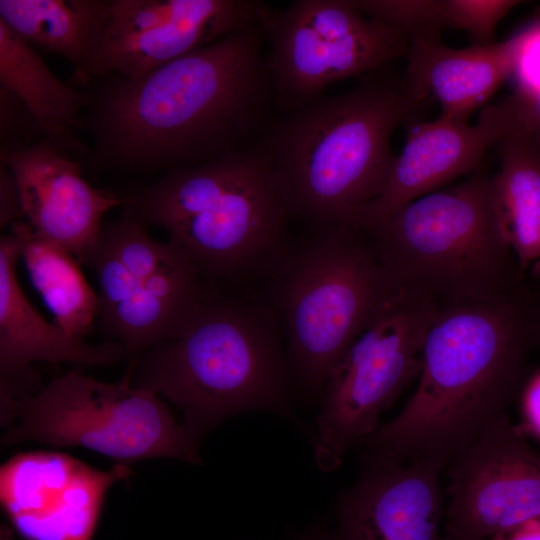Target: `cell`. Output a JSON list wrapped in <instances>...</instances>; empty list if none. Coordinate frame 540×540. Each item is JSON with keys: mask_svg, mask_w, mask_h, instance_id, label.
I'll return each mask as SVG.
<instances>
[{"mask_svg": "<svg viewBox=\"0 0 540 540\" xmlns=\"http://www.w3.org/2000/svg\"><path fill=\"white\" fill-rule=\"evenodd\" d=\"M280 111L321 95L330 84L364 76L406 57L410 43L394 27L365 15L354 0H299L268 5L258 19Z\"/></svg>", "mask_w": 540, "mask_h": 540, "instance_id": "30bf717a", "label": "cell"}, {"mask_svg": "<svg viewBox=\"0 0 540 540\" xmlns=\"http://www.w3.org/2000/svg\"><path fill=\"white\" fill-rule=\"evenodd\" d=\"M365 15L400 31L409 41H441L446 28L443 0H354Z\"/></svg>", "mask_w": 540, "mask_h": 540, "instance_id": "d4e9b609", "label": "cell"}, {"mask_svg": "<svg viewBox=\"0 0 540 540\" xmlns=\"http://www.w3.org/2000/svg\"><path fill=\"white\" fill-rule=\"evenodd\" d=\"M303 244L293 255L278 257V302L293 370L302 387L316 393L397 287L361 227H314Z\"/></svg>", "mask_w": 540, "mask_h": 540, "instance_id": "52a82bcc", "label": "cell"}, {"mask_svg": "<svg viewBox=\"0 0 540 540\" xmlns=\"http://www.w3.org/2000/svg\"><path fill=\"white\" fill-rule=\"evenodd\" d=\"M436 302L397 287L375 321L331 368L315 420V456L325 471L360 446L379 426L380 414L419 377Z\"/></svg>", "mask_w": 540, "mask_h": 540, "instance_id": "9c48e42d", "label": "cell"}, {"mask_svg": "<svg viewBox=\"0 0 540 540\" xmlns=\"http://www.w3.org/2000/svg\"><path fill=\"white\" fill-rule=\"evenodd\" d=\"M521 39L519 31L501 42L461 49L441 41L410 43L405 82L418 100H436L440 116L467 122L512 76Z\"/></svg>", "mask_w": 540, "mask_h": 540, "instance_id": "ac0fdd59", "label": "cell"}, {"mask_svg": "<svg viewBox=\"0 0 540 540\" xmlns=\"http://www.w3.org/2000/svg\"><path fill=\"white\" fill-rule=\"evenodd\" d=\"M383 68L348 91L281 111L256 142L289 219L353 225L384 190L397 157L392 134L416 120L426 102L411 94L404 77Z\"/></svg>", "mask_w": 540, "mask_h": 540, "instance_id": "3957f363", "label": "cell"}, {"mask_svg": "<svg viewBox=\"0 0 540 540\" xmlns=\"http://www.w3.org/2000/svg\"><path fill=\"white\" fill-rule=\"evenodd\" d=\"M0 83L25 104L44 137L64 154L85 157L75 137L82 128V110L89 103L81 93L59 80L36 50L0 20Z\"/></svg>", "mask_w": 540, "mask_h": 540, "instance_id": "ffe728a7", "label": "cell"}, {"mask_svg": "<svg viewBox=\"0 0 540 540\" xmlns=\"http://www.w3.org/2000/svg\"><path fill=\"white\" fill-rule=\"evenodd\" d=\"M265 44L257 21L142 76L98 78L90 166L167 173L252 147L277 109Z\"/></svg>", "mask_w": 540, "mask_h": 540, "instance_id": "6da1fadb", "label": "cell"}, {"mask_svg": "<svg viewBox=\"0 0 540 540\" xmlns=\"http://www.w3.org/2000/svg\"><path fill=\"white\" fill-rule=\"evenodd\" d=\"M448 540H487L540 515V453L507 412L494 418L444 468Z\"/></svg>", "mask_w": 540, "mask_h": 540, "instance_id": "8fae6325", "label": "cell"}, {"mask_svg": "<svg viewBox=\"0 0 540 540\" xmlns=\"http://www.w3.org/2000/svg\"><path fill=\"white\" fill-rule=\"evenodd\" d=\"M521 396L525 426L540 437V368L529 378Z\"/></svg>", "mask_w": 540, "mask_h": 540, "instance_id": "83f0119b", "label": "cell"}, {"mask_svg": "<svg viewBox=\"0 0 540 540\" xmlns=\"http://www.w3.org/2000/svg\"><path fill=\"white\" fill-rule=\"evenodd\" d=\"M446 28L465 31L473 45L493 43L500 21L518 0H443Z\"/></svg>", "mask_w": 540, "mask_h": 540, "instance_id": "484cf974", "label": "cell"}, {"mask_svg": "<svg viewBox=\"0 0 540 540\" xmlns=\"http://www.w3.org/2000/svg\"><path fill=\"white\" fill-rule=\"evenodd\" d=\"M367 231L391 282L436 303L497 298L530 278L509 244L494 175L422 196Z\"/></svg>", "mask_w": 540, "mask_h": 540, "instance_id": "8992f818", "label": "cell"}, {"mask_svg": "<svg viewBox=\"0 0 540 540\" xmlns=\"http://www.w3.org/2000/svg\"><path fill=\"white\" fill-rule=\"evenodd\" d=\"M1 423L4 445L83 447L127 465L150 458L201 462L196 437L158 394L134 386L130 372L119 383L66 372L1 411Z\"/></svg>", "mask_w": 540, "mask_h": 540, "instance_id": "ba28073f", "label": "cell"}, {"mask_svg": "<svg viewBox=\"0 0 540 540\" xmlns=\"http://www.w3.org/2000/svg\"><path fill=\"white\" fill-rule=\"evenodd\" d=\"M146 228L124 206L117 220L102 224L99 240L154 295L187 311H196L211 292L203 282L205 276L179 245L151 238Z\"/></svg>", "mask_w": 540, "mask_h": 540, "instance_id": "7402d4cb", "label": "cell"}, {"mask_svg": "<svg viewBox=\"0 0 540 540\" xmlns=\"http://www.w3.org/2000/svg\"><path fill=\"white\" fill-rule=\"evenodd\" d=\"M531 277L540 287V260L534 263L531 267Z\"/></svg>", "mask_w": 540, "mask_h": 540, "instance_id": "4dcf8cb0", "label": "cell"}, {"mask_svg": "<svg viewBox=\"0 0 540 540\" xmlns=\"http://www.w3.org/2000/svg\"><path fill=\"white\" fill-rule=\"evenodd\" d=\"M266 5L256 0H196L189 12L155 29L104 39L94 60L72 80L84 85L110 74L142 76L257 22Z\"/></svg>", "mask_w": 540, "mask_h": 540, "instance_id": "e0dca14e", "label": "cell"}, {"mask_svg": "<svg viewBox=\"0 0 540 540\" xmlns=\"http://www.w3.org/2000/svg\"><path fill=\"white\" fill-rule=\"evenodd\" d=\"M487 540H540V515L500 531Z\"/></svg>", "mask_w": 540, "mask_h": 540, "instance_id": "f1b7e54d", "label": "cell"}, {"mask_svg": "<svg viewBox=\"0 0 540 540\" xmlns=\"http://www.w3.org/2000/svg\"><path fill=\"white\" fill-rule=\"evenodd\" d=\"M539 356L540 287L532 277L497 298L436 303L417 387L362 453L445 468L521 396Z\"/></svg>", "mask_w": 540, "mask_h": 540, "instance_id": "7a4b0ae2", "label": "cell"}, {"mask_svg": "<svg viewBox=\"0 0 540 540\" xmlns=\"http://www.w3.org/2000/svg\"><path fill=\"white\" fill-rule=\"evenodd\" d=\"M81 263L94 271L98 281L100 330L124 345L132 356L181 335L197 311H187L154 295L100 240Z\"/></svg>", "mask_w": 540, "mask_h": 540, "instance_id": "d6986e66", "label": "cell"}, {"mask_svg": "<svg viewBox=\"0 0 540 540\" xmlns=\"http://www.w3.org/2000/svg\"><path fill=\"white\" fill-rule=\"evenodd\" d=\"M0 540H14L13 532L6 524L2 525L0 528Z\"/></svg>", "mask_w": 540, "mask_h": 540, "instance_id": "1f68e13d", "label": "cell"}, {"mask_svg": "<svg viewBox=\"0 0 540 540\" xmlns=\"http://www.w3.org/2000/svg\"><path fill=\"white\" fill-rule=\"evenodd\" d=\"M23 215L15 179L3 164L0 166V225L12 224Z\"/></svg>", "mask_w": 540, "mask_h": 540, "instance_id": "4316f807", "label": "cell"}, {"mask_svg": "<svg viewBox=\"0 0 540 540\" xmlns=\"http://www.w3.org/2000/svg\"><path fill=\"white\" fill-rule=\"evenodd\" d=\"M494 174L509 244L523 271L540 260V143L514 128L497 143Z\"/></svg>", "mask_w": 540, "mask_h": 540, "instance_id": "cb8c5ba5", "label": "cell"}, {"mask_svg": "<svg viewBox=\"0 0 540 540\" xmlns=\"http://www.w3.org/2000/svg\"><path fill=\"white\" fill-rule=\"evenodd\" d=\"M112 0H0L2 20L23 41L86 69L111 18Z\"/></svg>", "mask_w": 540, "mask_h": 540, "instance_id": "44dd1931", "label": "cell"}, {"mask_svg": "<svg viewBox=\"0 0 540 540\" xmlns=\"http://www.w3.org/2000/svg\"><path fill=\"white\" fill-rule=\"evenodd\" d=\"M406 125L404 147L384 190L362 210L354 226L371 229L402 206L477 169L487 149L511 128L512 115L505 98L483 107L474 125L443 116Z\"/></svg>", "mask_w": 540, "mask_h": 540, "instance_id": "9a60e30c", "label": "cell"}, {"mask_svg": "<svg viewBox=\"0 0 540 540\" xmlns=\"http://www.w3.org/2000/svg\"><path fill=\"white\" fill-rule=\"evenodd\" d=\"M280 325L271 310L210 292L181 335L136 356L131 382L177 406L197 440L235 414L284 413L290 372Z\"/></svg>", "mask_w": 540, "mask_h": 540, "instance_id": "277c9868", "label": "cell"}, {"mask_svg": "<svg viewBox=\"0 0 540 540\" xmlns=\"http://www.w3.org/2000/svg\"><path fill=\"white\" fill-rule=\"evenodd\" d=\"M121 198L146 227L166 230L205 277L236 280L269 268L285 249L288 211L256 144Z\"/></svg>", "mask_w": 540, "mask_h": 540, "instance_id": "5b68a950", "label": "cell"}, {"mask_svg": "<svg viewBox=\"0 0 540 540\" xmlns=\"http://www.w3.org/2000/svg\"><path fill=\"white\" fill-rule=\"evenodd\" d=\"M361 455L356 482L337 500L328 540H448L439 532L444 470L439 461Z\"/></svg>", "mask_w": 540, "mask_h": 540, "instance_id": "4fadbf2b", "label": "cell"}, {"mask_svg": "<svg viewBox=\"0 0 540 540\" xmlns=\"http://www.w3.org/2000/svg\"><path fill=\"white\" fill-rule=\"evenodd\" d=\"M329 529L324 524L316 525L308 529L301 540H328Z\"/></svg>", "mask_w": 540, "mask_h": 540, "instance_id": "f546056e", "label": "cell"}, {"mask_svg": "<svg viewBox=\"0 0 540 540\" xmlns=\"http://www.w3.org/2000/svg\"><path fill=\"white\" fill-rule=\"evenodd\" d=\"M10 233L17 239L29 277L66 334L84 339L99 312V296L84 278L79 261L40 238L18 220Z\"/></svg>", "mask_w": 540, "mask_h": 540, "instance_id": "603a6c76", "label": "cell"}, {"mask_svg": "<svg viewBox=\"0 0 540 540\" xmlns=\"http://www.w3.org/2000/svg\"><path fill=\"white\" fill-rule=\"evenodd\" d=\"M21 257L17 239L0 238V380L1 404L29 395L35 361L52 364L110 365L132 354L116 341L91 345L48 323L18 284L15 266Z\"/></svg>", "mask_w": 540, "mask_h": 540, "instance_id": "2e32d148", "label": "cell"}, {"mask_svg": "<svg viewBox=\"0 0 540 540\" xmlns=\"http://www.w3.org/2000/svg\"><path fill=\"white\" fill-rule=\"evenodd\" d=\"M127 464L94 468L57 451L14 455L0 468V502L24 540H92L108 490Z\"/></svg>", "mask_w": 540, "mask_h": 540, "instance_id": "7c38bea8", "label": "cell"}, {"mask_svg": "<svg viewBox=\"0 0 540 540\" xmlns=\"http://www.w3.org/2000/svg\"><path fill=\"white\" fill-rule=\"evenodd\" d=\"M0 160L15 179L34 233L79 263L96 246L104 214L124 204L116 194L92 187L81 163L46 137L22 149L0 150Z\"/></svg>", "mask_w": 540, "mask_h": 540, "instance_id": "5bb4252c", "label": "cell"}]
</instances>
